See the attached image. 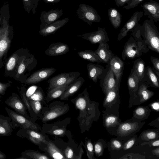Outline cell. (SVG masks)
Here are the masks:
<instances>
[{
	"label": "cell",
	"instance_id": "obj_1",
	"mask_svg": "<svg viewBox=\"0 0 159 159\" xmlns=\"http://www.w3.org/2000/svg\"><path fill=\"white\" fill-rule=\"evenodd\" d=\"M132 31L130 38L124 46L121 54L123 60L133 59L140 57L149 50L139 34L137 26Z\"/></svg>",
	"mask_w": 159,
	"mask_h": 159
},
{
	"label": "cell",
	"instance_id": "obj_2",
	"mask_svg": "<svg viewBox=\"0 0 159 159\" xmlns=\"http://www.w3.org/2000/svg\"><path fill=\"white\" fill-rule=\"evenodd\" d=\"M141 37L147 44L148 48L159 53V32L152 19H147L142 25H138Z\"/></svg>",
	"mask_w": 159,
	"mask_h": 159
},
{
	"label": "cell",
	"instance_id": "obj_3",
	"mask_svg": "<svg viewBox=\"0 0 159 159\" xmlns=\"http://www.w3.org/2000/svg\"><path fill=\"white\" fill-rule=\"evenodd\" d=\"M37 61L34 56L28 49L17 68L14 79L21 83H24L32 71L36 66Z\"/></svg>",
	"mask_w": 159,
	"mask_h": 159
},
{
	"label": "cell",
	"instance_id": "obj_4",
	"mask_svg": "<svg viewBox=\"0 0 159 159\" xmlns=\"http://www.w3.org/2000/svg\"><path fill=\"white\" fill-rule=\"evenodd\" d=\"M27 48H20L7 59L5 64L4 75L14 78L19 65L26 53Z\"/></svg>",
	"mask_w": 159,
	"mask_h": 159
},
{
	"label": "cell",
	"instance_id": "obj_5",
	"mask_svg": "<svg viewBox=\"0 0 159 159\" xmlns=\"http://www.w3.org/2000/svg\"><path fill=\"white\" fill-rule=\"evenodd\" d=\"M79 18L91 26L93 23H99L101 18L93 7L85 4H80L76 11Z\"/></svg>",
	"mask_w": 159,
	"mask_h": 159
},
{
	"label": "cell",
	"instance_id": "obj_6",
	"mask_svg": "<svg viewBox=\"0 0 159 159\" xmlns=\"http://www.w3.org/2000/svg\"><path fill=\"white\" fill-rule=\"evenodd\" d=\"M5 109L11 119V123L13 129L20 127L21 129H38L37 125L26 117L6 107H5Z\"/></svg>",
	"mask_w": 159,
	"mask_h": 159
},
{
	"label": "cell",
	"instance_id": "obj_7",
	"mask_svg": "<svg viewBox=\"0 0 159 159\" xmlns=\"http://www.w3.org/2000/svg\"><path fill=\"white\" fill-rule=\"evenodd\" d=\"M80 73L78 71L62 73L49 79L47 82L50 90L54 88L70 84L79 77Z\"/></svg>",
	"mask_w": 159,
	"mask_h": 159
},
{
	"label": "cell",
	"instance_id": "obj_8",
	"mask_svg": "<svg viewBox=\"0 0 159 159\" xmlns=\"http://www.w3.org/2000/svg\"><path fill=\"white\" fill-rule=\"evenodd\" d=\"M13 37L12 31L7 25L0 40V69L5 66L7 60Z\"/></svg>",
	"mask_w": 159,
	"mask_h": 159
},
{
	"label": "cell",
	"instance_id": "obj_9",
	"mask_svg": "<svg viewBox=\"0 0 159 159\" xmlns=\"http://www.w3.org/2000/svg\"><path fill=\"white\" fill-rule=\"evenodd\" d=\"M100 79V86L105 94L117 85L120 84H117L115 75L109 64L106 66Z\"/></svg>",
	"mask_w": 159,
	"mask_h": 159
},
{
	"label": "cell",
	"instance_id": "obj_10",
	"mask_svg": "<svg viewBox=\"0 0 159 159\" xmlns=\"http://www.w3.org/2000/svg\"><path fill=\"white\" fill-rule=\"evenodd\" d=\"M78 36L89 41L92 44L106 43L109 40L105 29L98 27L96 31L80 34Z\"/></svg>",
	"mask_w": 159,
	"mask_h": 159
},
{
	"label": "cell",
	"instance_id": "obj_11",
	"mask_svg": "<svg viewBox=\"0 0 159 159\" xmlns=\"http://www.w3.org/2000/svg\"><path fill=\"white\" fill-rule=\"evenodd\" d=\"M53 67L42 68L34 72L27 79L24 84H32L38 83L48 79L56 71Z\"/></svg>",
	"mask_w": 159,
	"mask_h": 159
},
{
	"label": "cell",
	"instance_id": "obj_12",
	"mask_svg": "<svg viewBox=\"0 0 159 159\" xmlns=\"http://www.w3.org/2000/svg\"><path fill=\"white\" fill-rule=\"evenodd\" d=\"M143 15V12L142 11H136L134 13L120 30L118 35L117 40L120 41L127 36L129 32L132 31L136 27Z\"/></svg>",
	"mask_w": 159,
	"mask_h": 159
},
{
	"label": "cell",
	"instance_id": "obj_13",
	"mask_svg": "<svg viewBox=\"0 0 159 159\" xmlns=\"http://www.w3.org/2000/svg\"><path fill=\"white\" fill-rule=\"evenodd\" d=\"M63 14L62 9H52L48 11H42L40 14V30L57 20Z\"/></svg>",
	"mask_w": 159,
	"mask_h": 159
},
{
	"label": "cell",
	"instance_id": "obj_14",
	"mask_svg": "<svg viewBox=\"0 0 159 159\" xmlns=\"http://www.w3.org/2000/svg\"><path fill=\"white\" fill-rule=\"evenodd\" d=\"M5 103L15 111L27 118L26 108L19 96L16 93H12L11 95L5 101Z\"/></svg>",
	"mask_w": 159,
	"mask_h": 159
},
{
	"label": "cell",
	"instance_id": "obj_15",
	"mask_svg": "<svg viewBox=\"0 0 159 159\" xmlns=\"http://www.w3.org/2000/svg\"><path fill=\"white\" fill-rule=\"evenodd\" d=\"M145 16L157 23L159 21V3L153 0H150L141 5Z\"/></svg>",
	"mask_w": 159,
	"mask_h": 159
},
{
	"label": "cell",
	"instance_id": "obj_16",
	"mask_svg": "<svg viewBox=\"0 0 159 159\" xmlns=\"http://www.w3.org/2000/svg\"><path fill=\"white\" fill-rule=\"evenodd\" d=\"M16 135L20 138H26L35 144L39 145L41 143L46 142L44 136L30 129H21L17 132Z\"/></svg>",
	"mask_w": 159,
	"mask_h": 159
},
{
	"label": "cell",
	"instance_id": "obj_17",
	"mask_svg": "<svg viewBox=\"0 0 159 159\" xmlns=\"http://www.w3.org/2000/svg\"><path fill=\"white\" fill-rule=\"evenodd\" d=\"M109 65L115 75L117 84H120L125 63L120 58L115 55L111 60Z\"/></svg>",
	"mask_w": 159,
	"mask_h": 159
},
{
	"label": "cell",
	"instance_id": "obj_18",
	"mask_svg": "<svg viewBox=\"0 0 159 159\" xmlns=\"http://www.w3.org/2000/svg\"><path fill=\"white\" fill-rule=\"evenodd\" d=\"M69 20L68 17L58 20L46 27L40 30L39 34L43 37H46L50 34H54L57 31L63 26Z\"/></svg>",
	"mask_w": 159,
	"mask_h": 159
},
{
	"label": "cell",
	"instance_id": "obj_19",
	"mask_svg": "<svg viewBox=\"0 0 159 159\" xmlns=\"http://www.w3.org/2000/svg\"><path fill=\"white\" fill-rule=\"evenodd\" d=\"M69 51V48L67 44L58 42L51 44L45 53L48 56H55L65 54Z\"/></svg>",
	"mask_w": 159,
	"mask_h": 159
},
{
	"label": "cell",
	"instance_id": "obj_20",
	"mask_svg": "<svg viewBox=\"0 0 159 159\" xmlns=\"http://www.w3.org/2000/svg\"><path fill=\"white\" fill-rule=\"evenodd\" d=\"M85 82L83 78L79 77L70 84L67 88L61 95L60 99L66 100L69 97L76 93L81 88Z\"/></svg>",
	"mask_w": 159,
	"mask_h": 159
},
{
	"label": "cell",
	"instance_id": "obj_21",
	"mask_svg": "<svg viewBox=\"0 0 159 159\" xmlns=\"http://www.w3.org/2000/svg\"><path fill=\"white\" fill-rule=\"evenodd\" d=\"M104 63L109 64L112 58L115 55L110 49L107 43L99 44L98 48L95 51Z\"/></svg>",
	"mask_w": 159,
	"mask_h": 159
},
{
	"label": "cell",
	"instance_id": "obj_22",
	"mask_svg": "<svg viewBox=\"0 0 159 159\" xmlns=\"http://www.w3.org/2000/svg\"><path fill=\"white\" fill-rule=\"evenodd\" d=\"M87 67L89 78L97 83L103 72L104 68L99 64L91 63L87 64Z\"/></svg>",
	"mask_w": 159,
	"mask_h": 159
},
{
	"label": "cell",
	"instance_id": "obj_23",
	"mask_svg": "<svg viewBox=\"0 0 159 159\" xmlns=\"http://www.w3.org/2000/svg\"><path fill=\"white\" fill-rule=\"evenodd\" d=\"M13 129L11 118L9 116L0 114V136H8L11 135L13 132Z\"/></svg>",
	"mask_w": 159,
	"mask_h": 159
},
{
	"label": "cell",
	"instance_id": "obj_24",
	"mask_svg": "<svg viewBox=\"0 0 159 159\" xmlns=\"http://www.w3.org/2000/svg\"><path fill=\"white\" fill-rule=\"evenodd\" d=\"M139 127L137 122H125L119 125L117 133L120 136H126L136 131Z\"/></svg>",
	"mask_w": 159,
	"mask_h": 159
},
{
	"label": "cell",
	"instance_id": "obj_25",
	"mask_svg": "<svg viewBox=\"0 0 159 159\" xmlns=\"http://www.w3.org/2000/svg\"><path fill=\"white\" fill-rule=\"evenodd\" d=\"M108 15L112 26L115 29H117L120 26L122 22L121 15L117 10L111 7L108 10Z\"/></svg>",
	"mask_w": 159,
	"mask_h": 159
},
{
	"label": "cell",
	"instance_id": "obj_26",
	"mask_svg": "<svg viewBox=\"0 0 159 159\" xmlns=\"http://www.w3.org/2000/svg\"><path fill=\"white\" fill-rule=\"evenodd\" d=\"M79 56L82 59L92 62L104 63L94 51L85 50L78 52Z\"/></svg>",
	"mask_w": 159,
	"mask_h": 159
},
{
	"label": "cell",
	"instance_id": "obj_27",
	"mask_svg": "<svg viewBox=\"0 0 159 159\" xmlns=\"http://www.w3.org/2000/svg\"><path fill=\"white\" fill-rule=\"evenodd\" d=\"M120 85H117L105 94L106 96L103 103L104 107L111 106L114 101H116L117 98L119 97Z\"/></svg>",
	"mask_w": 159,
	"mask_h": 159
},
{
	"label": "cell",
	"instance_id": "obj_28",
	"mask_svg": "<svg viewBox=\"0 0 159 159\" xmlns=\"http://www.w3.org/2000/svg\"><path fill=\"white\" fill-rule=\"evenodd\" d=\"M133 70L138 78L139 82L143 79L145 72V66L144 61L140 58L136 59L134 63Z\"/></svg>",
	"mask_w": 159,
	"mask_h": 159
},
{
	"label": "cell",
	"instance_id": "obj_29",
	"mask_svg": "<svg viewBox=\"0 0 159 159\" xmlns=\"http://www.w3.org/2000/svg\"><path fill=\"white\" fill-rule=\"evenodd\" d=\"M140 85L138 89V93L140 97V102H144L151 98L154 93L152 91L148 90L147 88L149 86L146 82Z\"/></svg>",
	"mask_w": 159,
	"mask_h": 159
},
{
	"label": "cell",
	"instance_id": "obj_30",
	"mask_svg": "<svg viewBox=\"0 0 159 159\" xmlns=\"http://www.w3.org/2000/svg\"><path fill=\"white\" fill-rule=\"evenodd\" d=\"M66 109L61 107H58L47 112L42 119V121L47 122L54 119L61 115L65 112Z\"/></svg>",
	"mask_w": 159,
	"mask_h": 159
},
{
	"label": "cell",
	"instance_id": "obj_31",
	"mask_svg": "<svg viewBox=\"0 0 159 159\" xmlns=\"http://www.w3.org/2000/svg\"><path fill=\"white\" fill-rule=\"evenodd\" d=\"M139 80L137 76L134 73L133 69L128 78L127 84L129 90L135 92L138 89Z\"/></svg>",
	"mask_w": 159,
	"mask_h": 159
},
{
	"label": "cell",
	"instance_id": "obj_32",
	"mask_svg": "<svg viewBox=\"0 0 159 159\" xmlns=\"http://www.w3.org/2000/svg\"><path fill=\"white\" fill-rule=\"evenodd\" d=\"M47 150L50 156L55 159H65L62 153L59 149L51 142L47 145Z\"/></svg>",
	"mask_w": 159,
	"mask_h": 159
},
{
	"label": "cell",
	"instance_id": "obj_33",
	"mask_svg": "<svg viewBox=\"0 0 159 159\" xmlns=\"http://www.w3.org/2000/svg\"><path fill=\"white\" fill-rule=\"evenodd\" d=\"M69 84H67L62 86L57 87L49 90L48 93V97L51 99H53L61 96L67 88Z\"/></svg>",
	"mask_w": 159,
	"mask_h": 159
},
{
	"label": "cell",
	"instance_id": "obj_34",
	"mask_svg": "<svg viewBox=\"0 0 159 159\" xmlns=\"http://www.w3.org/2000/svg\"><path fill=\"white\" fill-rule=\"evenodd\" d=\"M146 74L147 75L152 86L156 88L159 87V77L153 71V68L150 66H147L146 68Z\"/></svg>",
	"mask_w": 159,
	"mask_h": 159
},
{
	"label": "cell",
	"instance_id": "obj_35",
	"mask_svg": "<svg viewBox=\"0 0 159 159\" xmlns=\"http://www.w3.org/2000/svg\"><path fill=\"white\" fill-rule=\"evenodd\" d=\"M21 155L27 159H48L46 155L42 153L30 150H26L21 153Z\"/></svg>",
	"mask_w": 159,
	"mask_h": 159
},
{
	"label": "cell",
	"instance_id": "obj_36",
	"mask_svg": "<svg viewBox=\"0 0 159 159\" xmlns=\"http://www.w3.org/2000/svg\"><path fill=\"white\" fill-rule=\"evenodd\" d=\"M41 0H23L24 7L28 13L32 10L33 14L36 12L39 1Z\"/></svg>",
	"mask_w": 159,
	"mask_h": 159
},
{
	"label": "cell",
	"instance_id": "obj_37",
	"mask_svg": "<svg viewBox=\"0 0 159 159\" xmlns=\"http://www.w3.org/2000/svg\"><path fill=\"white\" fill-rule=\"evenodd\" d=\"M142 139L145 141H151L157 139L159 137L158 132L152 130H146L142 133Z\"/></svg>",
	"mask_w": 159,
	"mask_h": 159
},
{
	"label": "cell",
	"instance_id": "obj_38",
	"mask_svg": "<svg viewBox=\"0 0 159 159\" xmlns=\"http://www.w3.org/2000/svg\"><path fill=\"white\" fill-rule=\"evenodd\" d=\"M119 123V119L115 116L109 115L105 118L104 124L107 127H113L118 125Z\"/></svg>",
	"mask_w": 159,
	"mask_h": 159
},
{
	"label": "cell",
	"instance_id": "obj_39",
	"mask_svg": "<svg viewBox=\"0 0 159 159\" xmlns=\"http://www.w3.org/2000/svg\"><path fill=\"white\" fill-rule=\"evenodd\" d=\"M149 112L146 107H139L134 111V116L138 119H142L146 117Z\"/></svg>",
	"mask_w": 159,
	"mask_h": 159
},
{
	"label": "cell",
	"instance_id": "obj_40",
	"mask_svg": "<svg viewBox=\"0 0 159 159\" xmlns=\"http://www.w3.org/2000/svg\"><path fill=\"white\" fill-rule=\"evenodd\" d=\"M26 89L24 86L23 85L21 86L20 92V98L25 105L26 109L29 111H30L31 108L29 101L26 96Z\"/></svg>",
	"mask_w": 159,
	"mask_h": 159
},
{
	"label": "cell",
	"instance_id": "obj_41",
	"mask_svg": "<svg viewBox=\"0 0 159 159\" xmlns=\"http://www.w3.org/2000/svg\"><path fill=\"white\" fill-rule=\"evenodd\" d=\"M41 88L38 87L34 93L28 98V100L39 101L42 100L43 96L42 91L41 90Z\"/></svg>",
	"mask_w": 159,
	"mask_h": 159
},
{
	"label": "cell",
	"instance_id": "obj_42",
	"mask_svg": "<svg viewBox=\"0 0 159 159\" xmlns=\"http://www.w3.org/2000/svg\"><path fill=\"white\" fill-rule=\"evenodd\" d=\"M86 148L87 157L89 159H92L93 157L94 150L93 145L90 140L86 142Z\"/></svg>",
	"mask_w": 159,
	"mask_h": 159
},
{
	"label": "cell",
	"instance_id": "obj_43",
	"mask_svg": "<svg viewBox=\"0 0 159 159\" xmlns=\"http://www.w3.org/2000/svg\"><path fill=\"white\" fill-rule=\"evenodd\" d=\"M94 152L97 157H98L102 155L104 147L101 142L100 141L97 142L94 145Z\"/></svg>",
	"mask_w": 159,
	"mask_h": 159
},
{
	"label": "cell",
	"instance_id": "obj_44",
	"mask_svg": "<svg viewBox=\"0 0 159 159\" xmlns=\"http://www.w3.org/2000/svg\"><path fill=\"white\" fill-rule=\"evenodd\" d=\"M29 102L31 109L36 114H38L42 108L40 102L39 101L30 100Z\"/></svg>",
	"mask_w": 159,
	"mask_h": 159
},
{
	"label": "cell",
	"instance_id": "obj_45",
	"mask_svg": "<svg viewBox=\"0 0 159 159\" xmlns=\"http://www.w3.org/2000/svg\"><path fill=\"white\" fill-rule=\"evenodd\" d=\"M151 61L153 65L155 73L157 76L159 77V59L158 58L151 56Z\"/></svg>",
	"mask_w": 159,
	"mask_h": 159
},
{
	"label": "cell",
	"instance_id": "obj_46",
	"mask_svg": "<svg viewBox=\"0 0 159 159\" xmlns=\"http://www.w3.org/2000/svg\"><path fill=\"white\" fill-rule=\"evenodd\" d=\"M143 0H131L127 4V5L124 6L123 8L127 10L134 8L137 6Z\"/></svg>",
	"mask_w": 159,
	"mask_h": 159
},
{
	"label": "cell",
	"instance_id": "obj_47",
	"mask_svg": "<svg viewBox=\"0 0 159 159\" xmlns=\"http://www.w3.org/2000/svg\"><path fill=\"white\" fill-rule=\"evenodd\" d=\"M12 82L9 80L6 83H2L0 82V95H4L7 89L10 87Z\"/></svg>",
	"mask_w": 159,
	"mask_h": 159
},
{
	"label": "cell",
	"instance_id": "obj_48",
	"mask_svg": "<svg viewBox=\"0 0 159 159\" xmlns=\"http://www.w3.org/2000/svg\"><path fill=\"white\" fill-rule=\"evenodd\" d=\"M111 146L113 150H118L122 147V143L119 141L114 139L111 142Z\"/></svg>",
	"mask_w": 159,
	"mask_h": 159
},
{
	"label": "cell",
	"instance_id": "obj_49",
	"mask_svg": "<svg viewBox=\"0 0 159 159\" xmlns=\"http://www.w3.org/2000/svg\"><path fill=\"white\" fill-rule=\"evenodd\" d=\"M64 153L66 158L74 159V154L72 149L70 147H68L64 150Z\"/></svg>",
	"mask_w": 159,
	"mask_h": 159
},
{
	"label": "cell",
	"instance_id": "obj_50",
	"mask_svg": "<svg viewBox=\"0 0 159 159\" xmlns=\"http://www.w3.org/2000/svg\"><path fill=\"white\" fill-rule=\"evenodd\" d=\"M135 141V138L134 137L128 140L124 145L123 147V150H126L131 148L134 144Z\"/></svg>",
	"mask_w": 159,
	"mask_h": 159
},
{
	"label": "cell",
	"instance_id": "obj_51",
	"mask_svg": "<svg viewBox=\"0 0 159 159\" xmlns=\"http://www.w3.org/2000/svg\"><path fill=\"white\" fill-rule=\"evenodd\" d=\"M38 87L36 85H33L30 87L26 92V96L27 98L30 97L36 91Z\"/></svg>",
	"mask_w": 159,
	"mask_h": 159
},
{
	"label": "cell",
	"instance_id": "obj_52",
	"mask_svg": "<svg viewBox=\"0 0 159 159\" xmlns=\"http://www.w3.org/2000/svg\"><path fill=\"white\" fill-rule=\"evenodd\" d=\"M131 0H114L116 5L118 7H122L128 4Z\"/></svg>",
	"mask_w": 159,
	"mask_h": 159
},
{
	"label": "cell",
	"instance_id": "obj_53",
	"mask_svg": "<svg viewBox=\"0 0 159 159\" xmlns=\"http://www.w3.org/2000/svg\"><path fill=\"white\" fill-rule=\"evenodd\" d=\"M65 132V131L63 129H58L53 130L52 134L57 135H60L63 134Z\"/></svg>",
	"mask_w": 159,
	"mask_h": 159
},
{
	"label": "cell",
	"instance_id": "obj_54",
	"mask_svg": "<svg viewBox=\"0 0 159 159\" xmlns=\"http://www.w3.org/2000/svg\"><path fill=\"white\" fill-rule=\"evenodd\" d=\"M151 107L154 110L158 111L159 109V104L158 102H155L151 105Z\"/></svg>",
	"mask_w": 159,
	"mask_h": 159
},
{
	"label": "cell",
	"instance_id": "obj_55",
	"mask_svg": "<svg viewBox=\"0 0 159 159\" xmlns=\"http://www.w3.org/2000/svg\"><path fill=\"white\" fill-rule=\"evenodd\" d=\"M159 141L158 139H155L152 140L150 142V144L152 146L154 147H158L159 145Z\"/></svg>",
	"mask_w": 159,
	"mask_h": 159
},
{
	"label": "cell",
	"instance_id": "obj_56",
	"mask_svg": "<svg viewBox=\"0 0 159 159\" xmlns=\"http://www.w3.org/2000/svg\"><path fill=\"white\" fill-rule=\"evenodd\" d=\"M7 25H4L2 27L0 28V40L1 39L2 35L6 28Z\"/></svg>",
	"mask_w": 159,
	"mask_h": 159
},
{
	"label": "cell",
	"instance_id": "obj_57",
	"mask_svg": "<svg viewBox=\"0 0 159 159\" xmlns=\"http://www.w3.org/2000/svg\"><path fill=\"white\" fill-rule=\"evenodd\" d=\"M47 3H57L60 2V0H43Z\"/></svg>",
	"mask_w": 159,
	"mask_h": 159
},
{
	"label": "cell",
	"instance_id": "obj_58",
	"mask_svg": "<svg viewBox=\"0 0 159 159\" xmlns=\"http://www.w3.org/2000/svg\"><path fill=\"white\" fill-rule=\"evenodd\" d=\"M153 154L156 155L157 157L159 156V148L158 147L157 148L153 150L152 151Z\"/></svg>",
	"mask_w": 159,
	"mask_h": 159
},
{
	"label": "cell",
	"instance_id": "obj_59",
	"mask_svg": "<svg viewBox=\"0 0 159 159\" xmlns=\"http://www.w3.org/2000/svg\"><path fill=\"white\" fill-rule=\"evenodd\" d=\"M6 158V155L3 152L0 151V159H5Z\"/></svg>",
	"mask_w": 159,
	"mask_h": 159
},
{
	"label": "cell",
	"instance_id": "obj_60",
	"mask_svg": "<svg viewBox=\"0 0 159 159\" xmlns=\"http://www.w3.org/2000/svg\"><path fill=\"white\" fill-rule=\"evenodd\" d=\"M16 159H27L25 157L23 156H22L21 157H19L17 158H16Z\"/></svg>",
	"mask_w": 159,
	"mask_h": 159
}]
</instances>
